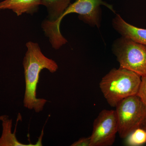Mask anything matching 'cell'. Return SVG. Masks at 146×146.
Returning a JSON list of instances; mask_svg holds the SVG:
<instances>
[{"instance_id": "cell-1", "label": "cell", "mask_w": 146, "mask_h": 146, "mask_svg": "<svg viewBox=\"0 0 146 146\" xmlns=\"http://www.w3.org/2000/svg\"><path fill=\"white\" fill-rule=\"evenodd\" d=\"M26 45L27 50L23 63L25 81L24 105L28 109L34 110L35 112H39L43 110L47 102V100L36 97L39 74L44 69L48 70L50 72H55L58 69V65L54 60L43 54L37 43L30 41Z\"/></svg>"}, {"instance_id": "cell-2", "label": "cell", "mask_w": 146, "mask_h": 146, "mask_svg": "<svg viewBox=\"0 0 146 146\" xmlns=\"http://www.w3.org/2000/svg\"><path fill=\"white\" fill-rule=\"evenodd\" d=\"M101 5L106 7L115 12L111 5L103 0H76L70 4L64 13L56 21L51 22L46 20L42 22V27L45 35L49 39L53 48H60L68 42L61 34L60 25L62 19L70 13L78 14L79 19L84 23L92 27H100L101 21Z\"/></svg>"}, {"instance_id": "cell-3", "label": "cell", "mask_w": 146, "mask_h": 146, "mask_svg": "<svg viewBox=\"0 0 146 146\" xmlns=\"http://www.w3.org/2000/svg\"><path fill=\"white\" fill-rule=\"evenodd\" d=\"M141 77L126 69L113 68L102 78L100 89L110 106L115 107L127 97L137 95Z\"/></svg>"}, {"instance_id": "cell-4", "label": "cell", "mask_w": 146, "mask_h": 146, "mask_svg": "<svg viewBox=\"0 0 146 146\" xmlns=\"http://www.w3.org/2000/svg\"><path fill=\"white\" fill-rule=\"evenodd\" d=\"M112 51L119 68L146 76V46L121 36L113 43Z\"/></svg>"}, {"instance_id": "cell-5", "label": "cell", "mask_w": 146, "mask_h": 146, "mask_svg": "<svg viewBox=\"0 0 146 146\" xmlns=\"http://www.w3.org/2000/svg\"><path fill=\"white\" fill-rule=\"evenodd\" d=\"M115 108L120 138L125 139L133 131L142 128L146 123V110L137 95L122 100Z\"/></svg>"}, {"instance_id": "cell-6", "label": "cell", "mask_w": 146, "mask_h": 146, "mask_svg": "<svg viewBox=\"0 0 146 146\" xmlns=\"http://www.w3.org/2000/svg\"><path fill=\"white\" fill-rule=\"evenodd\" d=\"M117 120L115 110L104 109L94 120L91 146H111L118 133Z\"/></svg>"}, {"instance_id": "cell-7", "label": "cell", "mask_w": 146, "mask_h": 146, "mask_svg": "<svg viewBox=\"0 0 146 146\" xmlns=\"http://www.w3.org/2000/svg\"><path fill=\"white\" fill-rule=\"evenodd\" d=\"M112 25L121 36L146 46V29L140 28L129 24L119 14H116L113 18Z\"/></svg>"}, {"instance_id": "cell-8", "label": "cell", "mask_w": 146, "mask_h": 146, "mask_svg": "<svg viewBox=\"0 0 146 146\" xmlns=\"http://www.w3.org/2000/svg\"><path fill=\"white\" fill-rule=\"evenodd\" d=\"M41 0H4L0 2V10L10 9L17 16L33 14L37 11Z\"/></svg>"}, {"instance_id": "cell-9", "label": "cell", "mask_w": 146, "mask_h": 146, "mask_svg": "<svg viewBox=\"0 0 146 146\" xmlns=\"http://www.w3.org/2000/svg\"><path fill=\"white\" fill-rule=\"evenodd\" d=\"M71 0H41V5L47 8L48 19L51 22L58 20L70 4Z\"/></svg>"}, {"instance_id": "cell-10", "label": "cell", "mask_w": 146, "mask_h": 146, "mask_svg": "<svg viewBox=\"0 0 146 146\" xmlns=\"http://www.w3.org/2000/svg\"><path fill=\"white\" fill-rule=\"evenodd\" d=\"M3 133L0 138V146H35L37 145H25L17 141L15 132H11L12 120L8 119V118L3 120Z\"/></svg>"}, {"instance_id": "cell-11", "label": "cell", "mask_w": 146, "mask_h": 146, "mask_svg": "<svg viewBox=\"0 0 146 146\" xmlns=\"http://www.w3.org/2000/svg\"><path fill=\"white\" fill-rule=\"evenodd\" d=\"M125 139L127 145H142L146 143V131L143 128L137 129L129 134Z\"/></svg>"}, {"instance_id": "cell-12", "label": "cell", "mask_w": 146, "mask_h": 146, "mask_svg": "<svg viewBox=\"0 0 146 146\" xmlns=\"http://www.w3.org/2000/svg\"><path fill=\"white\" fill-rule=\"evenodd\" d=\"M141 83L137 96L139 97L146 110V76L141 77Z\"/></svg>"}, {"instance_id": "cell-13", "label": "cell", "mask_w": 146, "mask_h": 146, "mask_svg": "<svg viewBox=\"0 0 146 146\" xmlns=\"http://www.w3.org/2000/svg\"><path fill=\"white\" fill-rule=\"evenodd\" d=\"M72 146H91V138L90 136L80 138L71 145Z\"/></svg>"}, {"instance_id": "cell-14", "label": "cell", "mask_w": 146, "mask_h": 146, "mask_svg": "<svg viewBox=\"0 0 146 146\" xmlns=\"http://www.w3.org/2000/svg\"><path fill=\"white\" fill-rule=\"evenodd\" d=\"M8 117V116H7V115H3V116H0V120L1 121H3L5 119H6V118H7Z\"/></svg>"}, {"instance_id": "cell-15", "label": "cell", "mask_w": 146, "mask_h": 146, "mask_svg": "<svg viewBox=\"0 0 146 146\" xmlns=\"http://www.w3.org/2000/svg\"><path fill=\"white\" fill-rule=\"evenodd\" d=\"M142 128H143L144 129H145V130L146 131V123L145 124V125H144L143 126V127H142Z\"/></svg>"}]
</instances>
